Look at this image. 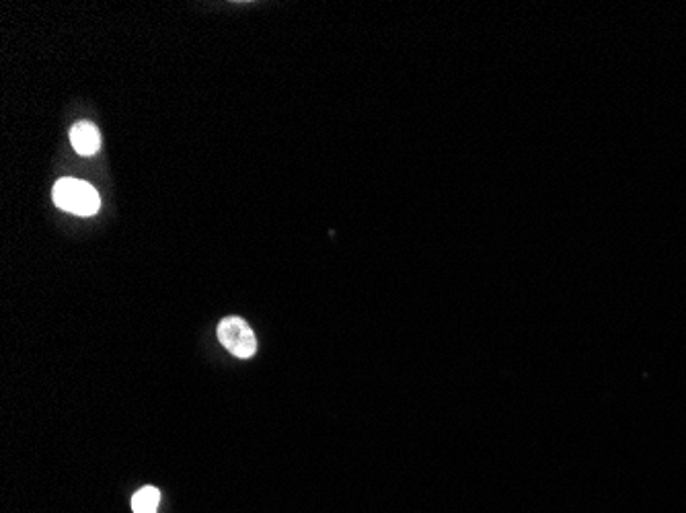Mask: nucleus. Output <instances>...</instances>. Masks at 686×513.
<instances>
[{
	"label": "nucleus",
	"instance_id": "obj_1",
	"mask_svg": "<svg viewBox=\"0 0 686 513\" xmlns=\"http://www.w3.org/2000/svg\"><path fill=\"white\" fill-rule=\"evenodd\" d=\"M52 200L60 210L76 216H95L101 208V197L97 189L87 181L72 177L56 181L52 189Z\"/></svg>",
	"mask_w": 686,
	"mask_h": 513
},
{
	"label": "nucleus",
	"instance_id": "obj_2",
	"mask_svg": "<svg viewBox=\"0 0 686 513\" xmlns=\"http://www.w3.org/2000/svg\"><path fill=\"white\" fill-rule=\"evenodd\" d=\"M218 341L226 351H231L235 358L249 360L257 351V339L249 323L241 317H226L218 325Z\"/></svg>",
	"mask_w": 686,
	"mask_h": 513
},
{
	"label": "nucleus",
	"instance_id": "obj_3",
	"mask_svg": "<svg viewBox=\"0 0 686 513\" xmlns=\"http://www.w3.org/2000/svg\"><path fill=\"white\" fill-rule=\"evenodd\" d=\"M70 144L81 156H93L101 148V134L95 124L79 122L70 130Z\"/></svg>",
	"mask_w": 686,
	"mask_h": 513
},
{
	"label": "nucleus",
	"instance_id": "obj_4",
	"mask_svg": "<svg viewBox=\"0 0 686 513\" xmlns=\"http://www.w3.org/2000/svg\"><path fill=\"white\" fill-rule=\"evenodd\" d=\"M161 503V491L157 487H144L132 497L134 513H157Z\"/></svg>",
	"mask_w": 686,
	"mask_h": 513
}]
</instances>
